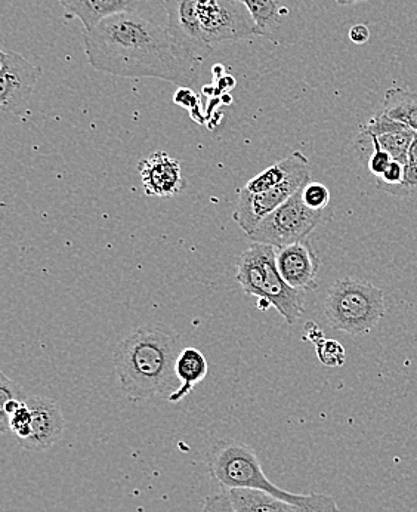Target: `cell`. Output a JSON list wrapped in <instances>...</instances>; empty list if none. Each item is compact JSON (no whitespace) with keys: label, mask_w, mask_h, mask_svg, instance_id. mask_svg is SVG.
Returning a JSON list of instances; mask_svg holds the SVG:
<instances>
[{"label":"cell","mask_w":417,"mask_h":512,"mask_svg":"<svg viewBox=\"0 0 417 512\" xmlns=\"http://www.w3.org/2000/svg\"><path fill=\"white\" fill-rule=\"evenodd\" d=\"M83 48L98 72L131 79L151 77L193 86L202 66L168 27L137 12L114 15L83 32Z\"/></svg>","instance_id":"1"},{"label":"cell","mask_w":417,"mask_h":512,"mask_svg":"<svg viewBox=\"0 0 417 512\" xmlns=\"http://www.w3.org/2000/svg\"><path fill=\"white\" fill-rule=\"evenodd\" d=\"M169 32L200 63L213 46L258 36L255 20L240 0H162Z\"/></svg>","instance_id":"2"},{"label":"cell","mask_w":417,"mask_h":512,"mask_svg":"<svg viewBox=\"0 0 417 512\" xmlns=\"http://www.w3.org/2000/svg\"><path fill=\"white\" fill-rule=\"evenodd\" d=\"M179 339L159 329L138 328L126 336L113 354L120 387L132 402L172 393L181 382L176 378Z\"/></svg>","instance_id":"3"},{"label":"cell","mask_w":417,"mask_h":512,"mask_svg":"<svg viewBox=\"0 0 417 512\" xmlns=\"http://www.w3.org/2000/svg\"><path fill=\"white\" fill-rule=\"evenodd\" d=\"M213 477L225 489H253L270 493L307 512H339L335 499L326 495H296L280 489L265 476L252 447L242 441H227L216 447L210 461Z\"/></svg>","instance_id":"4"},{"label":"cell","mask_w":417,"mask_h":512,"mask_svg":"<svg viewBox=\"0 0 417 512\" xmlns=\"http://www.w3.org/2000/svg\"><path fill=\"white\" fill-rule=\"evenodd\" d=\"M236 279L246 295L278 311L287 325H295L305 313V292L287 285L277 267L276 248L253 243L237 259Z\"/></svg>","instance_id":"5"},{"label":"cell","mask_w":417,"mask_h":512,"mask_svg":"<svg viewBox=\"0 0 417 512\" xmlns=\"http://www.w3.org/2000/svg\"><path fill=\"white\" fill-rule=\"evenodd\" d=\"M381 289L366 280L341 279L326 296L324 316L330 328L349 335H367L385 316Z\"/></svg>","instance_id":"6"},{"label":"cell","mask_w":417,"mask_h":512,"mask_svg":"<svg viewBox=\"0 0 417 512\" xmlns=\"http://www.w3.org/2000/svg\"><path fill=\"white\" fill-rule=\"evenodd\" d=\"M324 211L308 208L301 190L264 218L249 234L253 243L280 249L308 239L311 231L323 221Z\"/></svg>","instance_id":"7"},{"label":"cell","mask_w":417,"mask_h":512,"mask_svg":"<svg viewBox=\"0 0 417 512\" xmlns=\"http://www.w3.org/2000/svg\"><path fill=\"white\" fill-rule=\"evenodd\" d=\"M255 20L258 36L277 46L295 45L305 32L298 0H240Z\"/></svg>","instance_id":"8"},{"label":"cell","mask_w":417,"mask_h":512,"mask_svg":"<svg viewBox=\"0 0 417 512\" xmlns=\"http://www.w3.org/2000/svg\"><path fill=\"white\" fill-rule=\"evenodd\" d=\"M42 70L14 51H0V111L3 119L20 116L30 98Z\"/></svg>","instance_id":"9"},{"label":"cell","mask_w":417,"mask_h":512,"mask_svg":"<svg viewBox=\"0 0 417 512\" xmlns=\"http://www.w3.org/2000/svg\"><path fill=\"white\" fill-rule=\"evenodd\" d=\"M311 183V168L301 169L295 172L289 180L283 184L271 188V190L262 191V193H249L244 188L237 190V203L234 209V221L239 224L244 233L249 236L256 225L264 220L271 212L276 211L278 206L290 199L293 194Z\"/></svg>","instance_id":"10"},{"label":"cell","mask_w":417,"mask_h":512,"mask_svg":"<svg viewBox=\"0 0 417 512\" xmlns=\"http://www.w3.org/2000/svg\"><path fill=\"white\" fill-rule=\"evenodd\" d=\"M142 188L148 196L171 199L185 187L181 163L166 151H154L138 163Z\"/></svg>","instance_id":"11"},{"label":"cell","mask_w":417,"mask_h":512,"mask_svg":"<svg viewBox=\"0 0 417 512\" xmlns=\"http://www.w3.org/2000/svg\"><path fill=\"white\" fill-rule=\"evenodd\" d=\"M276 252L278 271L287 285L305 293L317 288L321 262L310 240H301L286 248L276 249Z\"/></svg>","instance_id":"12"},{"label":"cell","mask_w":417,"mask_h":512,"mask_svg":"<svg viewBox=\"0 0 417 512\" xmlns=\"http://www.w3.org/2000/svg\"><path fill=\"white\" fill-rule=\"evenodd\" d=\"M24 400L32 412V436L21 441V446L30 452L51 449L58 440H61L66 427L60 406L46 397L32 396Z\"/></svg>","instance_id":"13"},{"label":"cell","mask_w":417,"mask_h":512,"mask_svg":"<svg viewBox=\"0 0 417 512\" xmlns=\"http://www.w3.org/2000/svg\"><path fill=\"white\" fill-rule=\"evenodd\" d=\"M141 2L145 0H60L71 15L82 21L85 32L114 15L137 12Z\"/></svg>","instance_id":"14"},{"label":"cell","mask_w":417,"mask_h":512,"mask_svg":"<svg viewBox=\"0 0 417 512\" xmlns=\"http://www.w3.org/2000/svg\"><path fill=\"white\" fill-rule=\"evenodd\" d=\"M208 360L197 348H182L175 363L176 378L181 385L169 396V402L178 403L184 400L199 382L208 375Z\"/></svg>","instance_id":"15"},{"label":"cell","mask_w":417,"mask_h":512,"mask_svg":"<svg viewBox=\"0 0 417 512\" xmlns=\"http://www.w3.org/2000/svg\"><path fill=\"white\" fill-rule=\"evenodd\" d=\"M307 166H310L308 157L302 151H293L286 159L280 160L276 165L270 166L261 174L256 175L243 188L249 193H262V191L271 190V188L283 184L295 172L301 171Z\"/></svg>","instance_id":"16"},{"label":"cell","mask_w":417,"mask_h":512,"mask_svg":"<svg viewBox=\"0 0 417 512\" xmlns=\"http://www.w3.org/2000/svg\"><path fill=\"white\" fill-rule=\"evenodd\" d=\"M228 493L237 512H307L261 490L231 489Z\"/></svg>","instance_id":"17"},{"label":"cell","mask_w":417,"mask_h":512,"mask_svg":"<svg viewBox=\"0 0 417 512\" xmlns=\"http://www.w3.org/2000/svg\"><path fill=\"white\" fill-rule=\"evenodd\" d=\"M383 113L417 132V92L389 88L383 98Z\"/></svg>","instance_id":"18"},{"label":"cell","mask_w":417,"mask_h":512,"mask_svg":"<svg viewBox=\"0 0 417 512\" xmlns=\"http://www.w3.org/2000/svg\"><path fill=\"white\" fill-rule=\"evenodd\" d=\"M416 135L417 132L406 126L400 131L389 132V134L382 135L376 140L379 141L383 150L391 154L392 160H397V162L406 165V163H409V148L412 146Z\"/></svg>","instance_id":"19"},{"label":"cell","mask_w":417,"mask_h":512,"mask_svg":"<svg viewBox=\"0 0 417 512\" xmlns=\"http://www.w3.org/2000/svg\"><path fill=\"white\" fill-rule=\"evenodd\" d=\"M24 399H21L17 385L6 378L5 373H0V430L2 433H9V419L12 413L21 406Z\"/></svg>","instance_id":"20"},{"label":"cell","mask_w":417,"mask_h":512,"mask_svg":"<svg viewBox=\"0 0 417 512\" xmlns=\"http://www.w3.org/2000/svg\"><path fill=\"white\" fill-rule=\"evenodd\" d=\"M317 348V357L324 366L341 367L347 360V351L335 339H323L320 344L315 345Z\"/></svg>","instance_id":"21"},{"label":"cell","mask_w":417,"mask_h":512,"mask_svg":"<svg viewBox=\"0 0 417 512\" xmlns=\"http://www.w3.org/2000/svg\"><path fill=\"white\" fill-rule=\"evenodd\" d=\"M403 128H406V125L391 119L388 114L381 111V113L372 117L366 125L361 126V134L367 135V137L379 138L382 135L389 134V132L400 131Z\"/></svg>","instance_id":"22"},{"label":"cell","mask_w":417,"mask_h":512,"mask_svg":"<svg viewBox=\"0 0 417 512\" xmlns=\"http://www.w3.org/2000/svg\"><path fill=\"white\" fill-rule=\"evenodd\" d=\"M302 200L308 208L314 209V211H324L329 206L330 196L329 188L321 183H308L301 190Z\"/></svg>","instance_id":"23"},{"label":"cell","mask_w":417,"mask_h":512,"mask_svg":"<svg viewBox=\"0 0 417 512\" xmlns=\"http://www.w3.org/2000/svg\"><path fill=\"white\" fill-rule=\"evenodd\" d=\"M9 428L20 441L27 440L32 436V412H30L26 400H23L21 406L12 413L11 419H9Z\"/></svg>","instance_id":"24"},{"label":"cell","mask_w":417,"mask_h":512,"mask_svg":"<svg viewBox=\"0 0 417 512\" xmlns=\"http://www.w3.org/2000/svg\"><path fill=\"white\" fill-rule=\"evenodd\" d=\"M403 199H417V163H406L403 183L386 191Z\"/></svg>","instance_id":"25"},{"label":"cell","mask_w":417,"mask_h":512,"mask_svg":"<svg viewBox=\"0 0 417 512\" xmlns=\"http://www.w3.org/2000/svg\"><path fill=\"white\" fill-rule=\"evenodd\" d=\"M404 171H406L404 163L392 160L391 165L388 166L381 177L376 178V187H378V190L385 191V193L389 188L397 187V185L403 183Z\"/></svg>","instance_id":"26"},{"label":"cell","mask_w":417,"mask_h":512,"mask_svg":"<svg viewBox=\"0 0 417 512\" xmlns=\"http://www.w3.org/2000/svg\"><path fill=\"white\" fill-rule=\"evenodd\" d=\"M367 138H370L373 144V153L369 159V171L370 174L373 175V177L379 178L381 177L383 172H385L386 169H388V166L391 165L392 157L391 154L388 153V151L383 150L381 144H379V141L376 140V138Z\"/></svg>","instance_id":"27"},{"label":"cell","mask_w":417,"mask_h":512,"mask_svg":"<svg viewBox=\"0 0 417 512\" xmlns=\"http://www.w3.org/2000/svg\"><path fill=\"white\" fill-rule=\"evenodd\" d=\"M203 512H237V510L231 502L230 493L221 492L206 498Z\"/></svg>","instance_id":"28"},{"label":"cell","mask_w":417,"mask_h":512,"mask_svg":"<svg viewBox=\"0 0 417 512\" xmlns=\"http://www.w3.org/2000/svg\"><path fill=\"white\" fill-rule=\"evenodd\" d=\"M349 39L351 42H354L355 45H364V43L369 42L370 39V29L366 26V24H355L354 27H351L349 30Z\"/></svg>","instance_id":"29"},{"label":"cell","mask_w":417,"mask_h":512,"mask_svg":"<svg viewBox=\"0 0 417 512\" xmlns=\"http://www.w3.org/2000/svg\"><path fill=\"white\" fill-rule=\"evenodd\" d=\"M307 332H308V339L310 341H313L315 345L320 344L321 341H323L324 333L321 332L320 328H318L315 323H308L307 325Z\"/></svg>","instance_id":"30"},{"label":"cell","mask_w":417,"mask_h":512,"mask_svg":"<svg viewBox=\"0 0 417 512\" xmlns=\"http://www.w3.org/2000/svg\"><path fill=\"white\" fill-rule=\"evenodd\" d=\"M409 163H417V135L409 148Z\"/></svg>","instance_id":"31"},{"label":"cell","mask_w":417,"mask_h":512,"mask_svg":"<svg viewBox=\"0 0 417 512\" xmlns=\"http://www.w3.org/2000/svg\"><path fill=\"white\" fill-rule=\"evenodd\" d=\"M363 2V0H336V3L342 6L354 5V3Z\"/></svg>","instance_id":"32"}]
</instances>
